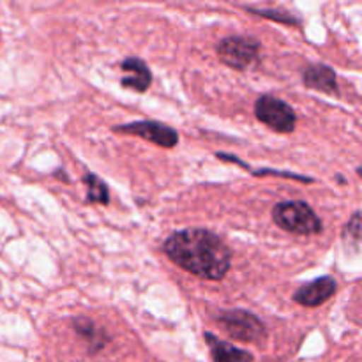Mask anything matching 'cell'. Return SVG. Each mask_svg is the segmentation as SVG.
I'll use <instances>...</instances> for the list:
<instances>
[{"mask_svg":"<svg viewBox=\"0 0 362 362\" xmlns=\"http://www.w3.org/2000/svg\"><path fill=\"white\" fill-rule=\"evenodd\" d=\"M166 257L184 271L198 278L219 281L232 265L228 246L205 228H186L170 235L163 244Z\"/></svg>","mask_w":362,"mask_h":362,"instance_id":"1","label":"cell"},{"mask_svg":"<svg viewBox=\"0 0 362 362\" xmlns=\"http://www.w3.org/2000/svg\"><path fill=\"white\" fill-rule=\"evenodd\" d=\"M272 219L285 232L293 235H318L324 230L317 212L300 200L281 202L272 209Z\"/></svg>","mask_w":362,"mask_h":362,"instance_id":"2","label":"cell"},{"mask_svg":"<svg viewBox=\"0 0 362 362\" xmlns=\"http://www.w3.org/2000/svg\"><path fill=\"white\" fill-rule=\"evenodd\" d=\"M223 331L240 343H262L267 338V329L257 315L244 310L221 311L218 317Z\"/></svg>","mask_w":362,"mask_h":362,"instance_id":"3","label":"cell"},{"mask_svg":"<svg viewBox=\"0 0 362 362\" xmlns=\"http://www.w3.org/2000/svg\"><path fill=\"white\" fill-rule=\"evenodd\" d=\"M255 115L262 124L271 127L276 133L286 134L296 129L297 115L293 108L288 103L274 95H262L255 103Z\"/></svg>","mask_w":362,"mask_h":362,"instance_id":"4","label":"cell"},{"mask_svg":"<svg viewBox=\"0 0 362 362\" xmlns=\"http://www.w3.org/2000/svg\"><path fill=\"white\" fill-rule=\"evenodd\" d=\"M260 42L247 35H230L219 41L218 55L223 64L237 71H244L257 60Z\"/></svg>","mask_w":362,"mask_h":362,"instance_id":"5","label":"cell"},{"mask_svg":"<svg viewBox=\"0 0 362 362\" xmlns=\"http://www.w3.org/2000/svg\"><path fill=\"white\" fill-rule=\"evenodd\" d=\"M113 131L119 134L140 136L163 148H173L179 144V133L173 127L166 126L163 122H156V120H140V122L124 124V126H115Z\"/></svg>","mask_w":362,"mask_h":362,"instance_id":"6","label":"cell"},{"mask_svg":"<svg viewBox=\"0 0 362 362\" xmlns=\"http://www.w3.org/2000/svg\"><path fill=\"white\" fill-rule=\"evenodd\" d=\"M338 290V283L331 276H322L315 281L303 285L293 293V300L304 308H317L327 303Z\"/></svg>","mask_w":362,"mask_h":362,"instance_id":"7","label":"cell"},{"mask_svg":"<svg viewBox=\"0 0 362 362\" xmlns=\"http://www.w3.org/2000/svg\"><path fill=\"white\" fill-rule=\"evenodd\" d=\"M124 76L120 78V85L134 92H145L152 83V74L147 64L138 57H127L120 64Z\"/></svg>","mask_w":362,"mask_h":362,"instance_id":"8","label":"cell"},{"mask_svg":"<svg viewBox=\"0 0 362 362\" xmlns=\"http://www.w3.org/2000/svg\"><path fill=\"white\" fill-rule=\"evenodd\" d=\"M303 81L308 88H313V90L324 92V94L329 95L339 94L336 73L331 67L324 66V64H315V66H310L308 69H304Z\"/></svg>","mask_w":362,"mask_h":362,"instance_id":"9","label":"cell"},{"mask_svg":"<svg viewBox=\"0 0 362 362\" xmlns=\"http://www.w3.org/2000/svg\"><path fill=\"white\" fill-rule=\"evenodd\" d=\"M205 341L211 350L212 362H253V356L250 352L237 349L232 343L223 341L212 332H205Z\"/></svg>","mask_w":362,"mask_h":362,"instance_id":"10","label":"cell"},{"mask_svg":"<svg viewBox=\"0 0 362 362\" xmlns=\"http://www.w3.org/2000/svg\"><path fill=\"white\" fill-rule=\"evenodd\" d=\"M73 327H74V331H76L78 336H81L85 341H88L90 350H94V352L95 350L103 349V346L106 345V341H108V338L105 336V332H103L101 329L94 324V322L88 320V318H76Z\"/></svg>","mask_w":362,"mask_h":362,"instance_id":"11","label":"cell"},{"mask_svg":"<svg viewBox=\"0 0 362 362\" xmlns=\"http://www.w3.org/2000/svg\"><path fill=\"white\" fill-rule=\"evenodd\" d=\"M83 182L87 186V198L90 204H99L106 205L110 202V193L106 184L99 179L94 173H88L83 177Z\"/></svg>","mask_w":362,"mask_h":362,"instance_id":"12","label":"cell"},{"mask_svg":"<svg viewBox=\"0 0 362 362\" xmlns=\"http://www.w3.org/2000/svg\"><path fill=\"white\" fill-rule=\"evenodd\" d=\"M343 240L349 246V250L359 251L361 244V212H354V216L350 218V221L346 223L345 228H343Z\"/></svg>","mask_w":362,"mask_h":362,"instance_id":"13","label":"cell"},{"mask_svg":"<svg viewBox=\"0 0 362 362\" xmlns=\"http://www.w3.org/2000/svg\"><path fill=\"white\" fill-rule=\"evenodd\" d=\"M251 13H258L260 16L264 18H272V20H278L281 23H297V20L293 16H290L288 13H281V11H267V9H262V11H253Z\"/></svg>","mask_w":362,"mask_h":362,"instance_id":"14","label":"cell"}]
</instances>
